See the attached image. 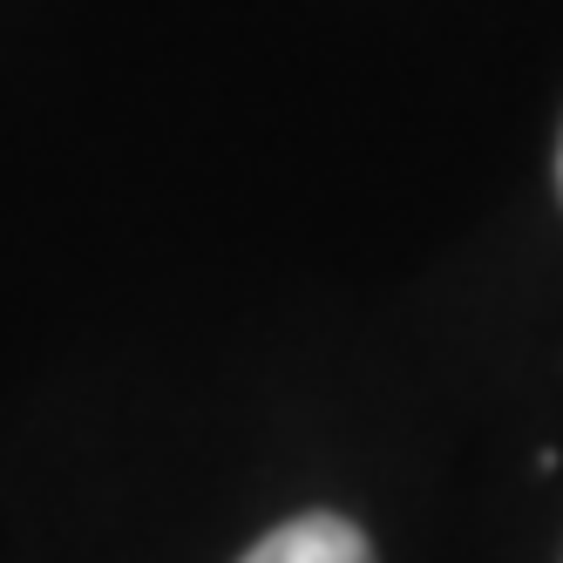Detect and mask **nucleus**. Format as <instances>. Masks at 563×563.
Listing matches in <instances>:
<instances>
[{
  "label": "nucleus",
  "instance_id": "2",
  "mask_svg": "<svg viewBox=\"0 0 563 563\" xmlns=\"http://www.w3.org/2000/svg\"><path fill=\"white\" fill-rule=\"evenodd\" d=\"M556 190H563V150H556Z\"/></svg>",
  "mask_w": 563,
  "mask_h": 563
},
{
  "label": "nucleus",
  "instance_id": "1",
  "mask_svg": "<svg viewBox=\"0 0 563 563\" xmlns=\"http://www.w3.org/2000/svg\"><path fill=\"white\" fill-rule=\"evenodd\" d=\"M245 563H374V543L360 522H346L333 509H312V516L278 522L265 543H252Z\"/></svg>",
  "mask_w": 563,
  "mask_h": 563
}]
</instances>
